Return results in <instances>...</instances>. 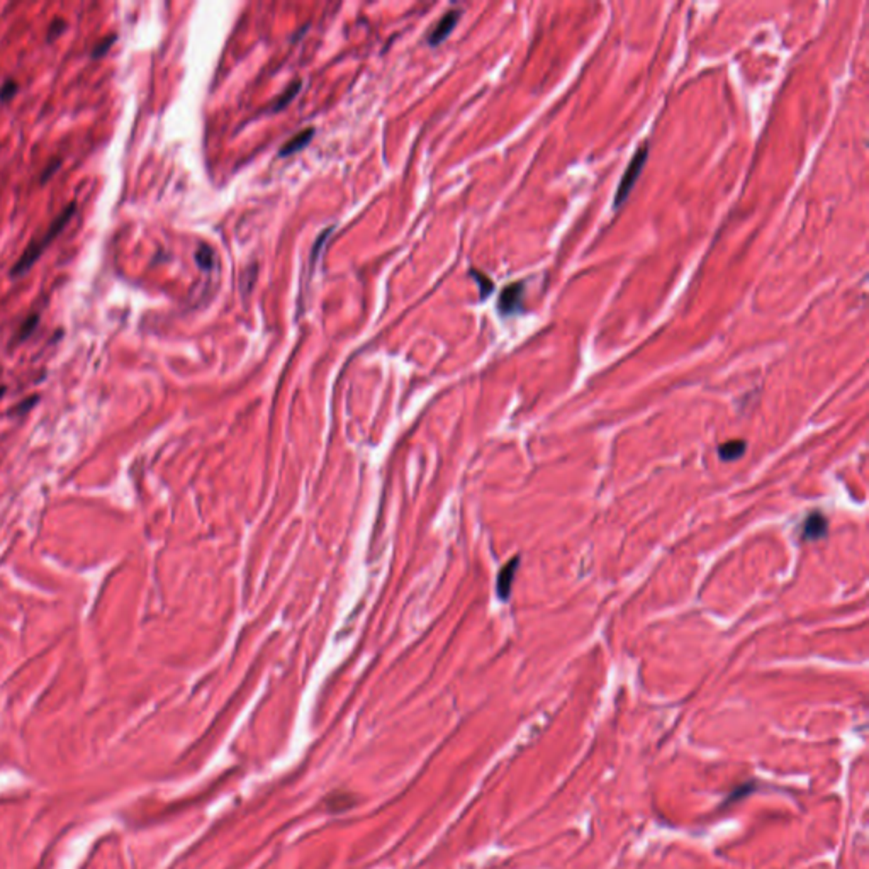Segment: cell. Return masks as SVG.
<instances>
[{
	"label": "cell",
	"instance_id": "1",
	"mask_svg": "<svg viewBox=\"0 0 869 869\" xmlns=\"http://www.w3.org/2000/svg\"><path fill=\"white\" fill-rule=\"evenodd\" d=\"M75 209H77L75 204H73V202H70V204L65 207L62 213H60L58 216L55 218V221L51 223L50 228L44 231L43 237L38 238V239H34V241H32L31 245L27 246L26 250H24V253L21 255V257H19L18 263H15V265L12 267V270H11L12 277H21V275L26 274V272L29 270L36 262H38V258L41 257L43 251L48 248V245H50L53 239L58 237L60 231H62L65 228V225H67V223L70 221L72 216H73V213H75Z\"/></svg>",
	"mask_w": 869,
	"mask_h": 869
},
{
	"label": "cell",
	"instance_id": "2",
	"mask_svg": "<svg viewBox=\"0 0 869 869\" xmlns=\"http://www.w3.org/2000/svg\"><path fill=\"white\" fill-rule=\"evenodd\" d=\"M647 157H649V146L647 143H644L640 148H637L635 155L632 157L630 164H628L623 177H621L618 189H616V194H615V201H613L615 207H620L625 201H627V197L630 196V190L633 189V185H635L637 178H639L642 170H644Z\"/></svg>",
	"mask_w": 869,
	"mask_h": 869
},
{
	"label": "cell",
	"instance_id": "3",
	"mask_svg": "<svg viewBox=\"0 0 869 869\" xmlns=\"http://www.w3.org/2000/svg\"><path fill=\"white\" fill-rule=\"evenodd\" d=\"M523 291H525V287H523L522 282L508 286L506 289L501 292V296H499V311H501L503 314H513V312H517L519 307H522Z\"/></svg>",
	"mask_w": 869,
	"mask_h": 869
},
{
	"label": "cell",
	"instance_id": "4",
	"mask_svg": "<svg viewBox=\"0 0 869 869\" xmlns=\"http://www.w3.org/2000/svg\"><path fill=\"white\" fill-rule=\"evenodd\" d=\"M458 19H460V11H450L449 14H446L445 18L437 24V27H434L432 34H430V38H428L430 44H432V46H437V44H440L442 41H444L446 36L453 31V27H456Z\"/></svg>",
	"mask_w": 869,
	"mask_h": 869
},
{
	"label": "cell",
	"instance_id": "5",
	"mask_svg": "<svg viewBox=\"0 0 869 869\" xmlns=\"http://www.w3.org/2000/svg\"><path fill=\"white\" fill-rule=\"evenodd\" d=\"M827 533V519L820 513H814L807 518L805 526H803V538L805 540H817L825 537Z\"/></svg>",
	"mask_w": 869,
	"mask_h": 869
},
{
	"label": "cell",
	"instance_id": "6",
	"mask_svg": "<svg viewBox=\"0 0 869 869\" xmlns=\"http://www.w3.org/2000/svg\"><path fill=\"white\" fill-rule=\"evenodd\" d=\"M518 569V559H513L510 564L499 572V579H498V592L499 596H501L503 599H506L508 596H510L511 592V583H513L515 578V571Z\"/></svg>",
	"mask_w": 869,
	"mask_h": 869
},
{
	"label": "cell",
	"instance_id": "7",
	"mask_svg": "<svg viewBox=\"0 0 869 869\" xmlns=\"http://www.w3.org/2000/svg\"><path fill=\"white\" fill-rule=\"evenodd\" d=\"M312 135H314V129H306V131H300L299 135H296L292 140L287 141L286 145L282 146V150H280V157H287L292 155V153L299 152L303 146H306L311 141Z\"/></svg>",
	"mask_w": 869,
	"mask_h": 869
},
{
	"label": "cell",
	"instance_id": "8",
	"mask_svg": "<svg viewBox=\"0 0 869 869\" xmlns=\"http://www.w3.org/2000/svg\"><path fill=\"white\" fill-rule=\"evenodd\" d=\"M745 449H747L745 442H742V440L729 442V444H724L720 449H718V453H720L722 460L730 462V460H735V458H741L742 456H744Z\"/></svg>",
	"mask_w": 869,
	"mask_h": 869
},
{
	"label": "cell",
	"instance_id": "9",
	"mask_svg": "<svg viewBox=\"0 0 869 869\" xmlns=\"http://www.w3.org/2000/svg\"><path fill=\"white\" fill-rule=\"evenodd\" d=\"M38 321H39V316H38V314H32V316H29V318H27L26 321H24V323L21 324V330H19L18 336H15V340H18V343L24 342V340H26L27 336H29L31 333L36 330V326H38Z\"/></svg>",
	"mask_w": 869,
	"mask_h": 869
},
{
	"label": "cell",
	"instance_id": "10",
	"mask_svg": "<svg viewBox=\"0 0 869 869\" xmlns=\"http://www.w3.org/2000/svg\"><path fill=\"white\" fill-rule=\"evenodd\" d=\"M472 277L477 280L479 287H481V298L482 299L487 298V296H489L494 289L493 280H491L489 277H486L484 274H481V272H477V270H472Z\"/></svg>",
	"mask_w": 869,
	"mask_h": 869
},
{
	"label": "cell",
	"instance_id": "11",
	"mask_svg": "<svg viewBox=\"0 0 869 869\" xmlns=\"http://www.w3.org/2000/svg\"><path fill=\"white\" fill-rule=\"evenodd\" d=\"M196 260H197L199 265H201V269H211V267H213V263H214L213 250H211L209 246L202 245L201 248L197 250Z\"/></svg>",
	"mask_w": 869,
	"mask_h": 869
},
{
	"label": "cell",
	"instance_id": "12",
	"mask_svg": "<svg viewBox=\"0 0 869 869\" xmlns=\"http://www.w3.org/2000/svg\"><path fill=\"white\" fill-rule=\"evenodd\" d=\"M114 41H116V34H112L111 38L102 39V41L97 44V46L92 50V53H91L92 58H102L104 55H107V51L111 50L112 44H114Z\"/></svg>",
	"mask_w": 869,
	"mask_h": 869
},
{
	"label": "cell",
	"instance_id": "13",
	"mask_svg": "<svg viewBox=\"0 0 869 869\" xmlns=\"http://www.w3.org/2000/svg\"><path fill=\"white\" fill-rule=\"evenodd\" d=\"M299 88H300V82H296L294 85H291V87L279 97L277 102L274 104V111H279V109L284 107V105L289 102L291 99H294V95L299 92Z\"/></svg>",
	"mask_w": 869,
	"mask_h": 869
},
{
	"label": "cell",
	"instance_id": "14",
	"mask_svg": "<svg viewBox=\"0 0 869 869\" xmlns=\"http://www.w3.org/2000/svg\"><path fill=\"white\" fill-rule=\"evenodd\" d=\"M15 92H18V84H15L14 80H7V82L0 87V100L7 102V100H11L12 97L15 95Z\"/></svg>",
	"mask_w": 869,
	"mask_h": 869
},
{
	"label": "cell",
	"instance_id": "15",
	"mask_svg": "<svg viewBox=\"0 0 869 869\" xmlns=\"http://www.w3.org/2000/svg\"><path fill=\"white\" fill-rule=\"evenodd\" d=\"M65 29H67V22L63 19H56L50 26V31H48V41H51L53 38H58Z\"/></svg>",
	"mask_w": 869,
	"mask_h": 869
},
{
	"label": "cell",
	"instance_id": "16",
	"mask_svg": "<svg viewBox=\"0 0 869 869\" xmlns=\"http://www.w3.org/2000/svg\"><path fill=\"white\" fill-rule=\"evenodd\" d=\"M58 166H60V161H55V164H51L50 166H48V168H46V172H44L43 175H41V182H46L48 178H50V177L53 175V173H55L56 170H58Z\"/></svg>",
	"mask_w": 869,
	"mask_h": 869
},
{
	"label": "cell",
	"instance_id": "17",
	"mask_svg": "<svg viewBox=\"0 0 869 869\" xmlns=\"http://www.w3.org/2000/svg\"><path fill=\"white\" fill-rule=\"evenodd\" d=\"M4 392H6V387H0V397L4 396Z\"/></svg>",
	"mask_w": 869,
	"mask_h": 869
}]
</instances>
